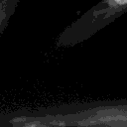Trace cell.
Segmentation results:
<instances>
[{"label": "cell", "instance_id": "cell-1", "mask_svg": "<svg viewBox=\"0 0 127 127\" xmlns=\"http://www.w3.org/2000/svg\"><path fill=\"white\" fill-rule=\"evenodd\" d=\"M125 13L127 0H100L66 26L58 36L55 46L65 49L83 43Z\"/></svg>", "mask_w": 127, "mask_h": 127}, {"label": "cell", "instance_id": "cell-2", "mask_svg": "<svg viewBox=\"0 0 127 127\" xmlns=\"http://www.w3.org/2000/svg\"><path fill=\"white\" fill-rule=\"evenodd\" d=\"M75 125L127 127V103L107 104L82 112Z\"/></svg>", "mask_w": 127, "mask_h": 127}, {"label": "cell", "instance_id": "cell-3", "mask_svg": "<svg viewBox=\"0 0 127 127\" xmlns=\"http://www.w3.org/2000/svg\"><path fill=\"white\" fill-rule=\"evenodd\" d=\"M20 0H0V37L8 27Z\"/></svg>", "mask_w": 127, "mask_h": 127}]
</instances>
